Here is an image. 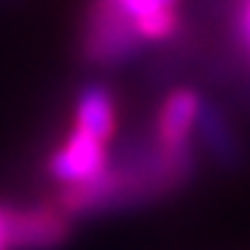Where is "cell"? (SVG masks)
I'll return each instance as SVG.
<instances>
[{
  "mask_svg": "<svg viewBox=\"0 0 250 250\" xmlns=\"http://www.w3.org/2000/svg\"><path fill=\"white\" fill-rule=\"evenodd\" d=\"M72 217L59 206H34L11 208L9 217V248L11 250H56L70 239Z\"/></svg>",
  "mask_w": 250,
  "mask_h": 250,
  "instance_id": "obj_3",
  "label": "cell"
},
{
  "mask_svg": "<svg viewBox=\"0 0 250 250\" xmlns=\"http://www.w3.org/2000/svg\"><path fill=\"white\" fill-rule=\"evenodd\" d=\"M192 139H195L197 153L206 161H211L217 170L236 172L245 164V145H242L228 111L206 95L200 103V111H197Z\"/></svg>",
  "mask_w": 250,
  "mask_h": 250,
  "instance_id": "obj_2",
  "label": "cell"
},
{
  "mask_svg": "<svg viewBox=\"0 0 250 250\" xmlns=\"http://www.w3.org/2000/svg\"><path fill=\"white\" fill-rule=\"evenodd\" d=\"M145 39L117 0H89L81 22V62L98 70H120L139 62Z\"/></svg>",
  "mask_w": 250,
  "mask_h": 250,
  "instance_id": "obj_1",
  "label": "cell"
},
{
  "mask_svg": "<svg viewBox=\"0 0 250 250\" xmlns=\"http://www.w3.org/2000/svg\"><path fill=\"white\" fill-rule=\"evenodd\" d=\"M203 103V92L195 86H175L161 98L156 114H153L147 134L156 145L161 147H184L192 145V131H195V120Z\"/></svg>",
  "mask_w": 250,
  "mask_h": 250,
  "instance_id": "obj_5",
  "label": "cell"
},
{
  "mask_svg": "<svg viewBox=\"0 0 250 250\" xmlns=\"http://www.w3.org/2000/svg\"><path fill=\"white\" fill-rule=\"evenodd\" d=\"M108 164H111L108 145L98 142L95 136L83 134L81 128L72 125L67 139L47 159V175L56 184L70 187V184H81V181H89L95 175H100Z\"/></svg>",
  "mask_w": 250,
  "mask_h": 250,
  "instance_id": "obj_4",
  "label": "cell"
},
{
  "mask_svg": "<svg viewBox=\"0 0 250 250\" xmlns=\"http://www.w3.org/2000/svg\"><path fill=\"white\" fill-rule=\"evenodd\" d=\"M134 20L145 45H172L184 34L181 0H117Z\"/></svg>",
  "mask_w": 250,
  "mask_h": 250,
  "instance_id": "obj_6",
  "label": "cell"
},
{
  "mask_svg": "<svg viewBox=\"0 0 250 250\" xmlns=\"http://www.w3.org/2000/svg\"><path fill=\"white\" fill-rule=\"evenodd\" d=\"M72 125L83 134L95 136L98 142L108 145L117 134V98L108 83L92 81L75 95Z\"/></svg>",
  "mask_w": 250,
  "mask_h": 250,
  "instance_id": "obj_7",
  "label": "cell"
},
{
  "mask_svg": "<svg viewBox=\"0 0 250 250\" xmlns=\"http://www.w3.org/2000/svg\"><path fill=\"white\" fill-rule=\"evenodd\" d=\"M236 22H233V34L239 39L245 59L250 64V0H236Z\"/></svg>",
  "mask_w": 250,
  "mask_h": 250,
  "instance_id": "obj_8",
  "label": "cell"
},
{
  "mask_svg": "<svg viewBox=\"0 0 250 250\" xmlns=\"http://www.w3.org/2000/svg\"><path fill=\"white\" fill-rule=\"evenodd\" d=\"M9 217H11V208L0 203V250H11L9 248Z\"/></svg>",
  "mask_w": 250,
  "mask_h": 250,
  "instance_id": "obj_9",
  "label": "cell"
}]
</instances>
